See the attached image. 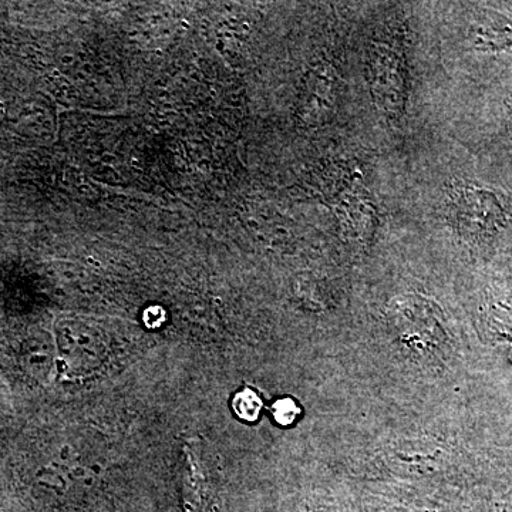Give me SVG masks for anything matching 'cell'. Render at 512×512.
Wrapping results in <instances>:
<instances>
[{
    "label": "cell",
    "mask_w": 512,
    "mask_h": 512,
    "mask_svg": "<svg viewBox=\"0 0 512 512\" xmlns=\"http://www.w3.org/2000/svg\"><path fill=\"white\" fill-rule=\"evenodd\" d=\"M299 409L291 399L279 400L274 406L275 420L282 426H289L298 417Z\"/></svg>",
    "instance_id": "4"
},
{
    "label": "cell",
    "mask_w": 512,
    "mask_h": 512,
    "mask_svg": "<svg viewBox=\"0 0 512 512\" xmlns=\"http://www.w3.org/2000/svg\"><path fill=\"white\" fill-rule=\"evenodd\" d=\"M396 35H383L373 43L369 57V76L377 106L389 114L403 109L406 96V60Z\"/></svg>",
    "instance_id": "1"
},
{
    "label": "cell",
    "mask_w": 512,
    "mask_h": 512,
    "mask_svg": "<svg viewBox=\"0 0 512 512\" xmlns=\"http://www.w3.org/2000/svg\"><path fill=\"white\" fill-rule=\"evenodd\" d=\"M336 96H338V79H336L335 70L329 66H319L318 73L313 77V92L309 104L315 109V119H325L329 116L330 110L335 106Z\"/></svg>",
    "instance_id": "2"
},
{
    "label": "cell",
    "mask_w": 512,
    "mask_h": 512,
    "mask_svg": "<svg viewBox=\"0 0 512 512\" xmlns=\"http://www.w3.org/2000/svg\"><path fill=\"white\" fill-rule=\"evenodd\" d=\"M262 402L251 390L238 393L234 399V410L241 419L255 421L261 413Z\"/></svg>",
    "instance_id": "3"
}]
</instances>
